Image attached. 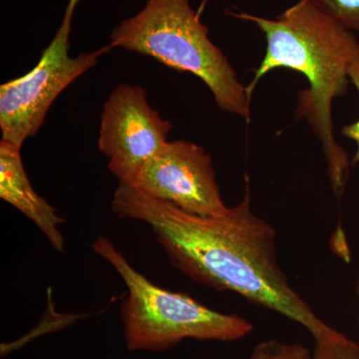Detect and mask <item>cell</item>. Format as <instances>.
<instances>
[{
	"label": "cell",
	"mask_w": 359,
	"mask_h": 359,
	"mask_svg": "<svg viewBox=\"0 0 359 359\" xmlns=\"http://www.w3.org/2000/svg\"><path fill=\"white\" fill-rule=\"evenodd\" d=\"M112 210L119 218L149 224L171 264L195 282L230 290L282 314L313 339L334 330L292 289L280 269L276 231L252 212L249 179L244 199L221 218L189 214L125 183L115 190Z\"/></svg>",
	"instance_id": "obj_1"
},
{
	"label": "cell",
	"mask_w": 359,
	"mask_h": 359,
	"mask_svg": "<svg viewBox=\"0 0 359 359\" xmlns=\"http://www.w3.org/2000/svg\"><path fill=\"white\" fill-rule=\"evenodd\" d=\"M228 14L254 23L266 36V54L247 86L250 99L259 80L278 68L297 71L308 80L309 88L299 95L297 114L306 118L320 139L332 191L340 199L351 164L335 140L332 103L346 95L351 83L349 70L359 56L355 33L340 25L316 0H299L276 20L240 11Z\"/></svg>",
	"instance_id": "obj_2"
},
{
	"label": "cell",
	"mask_w": 359,
	"mask_h": 359,
	"mask_svg": "<svg viewBox=\"0 0 359 359\" xmlns=\"http://www.w3.org/2000/svg\"><path fill=\"white\" fill-rule=\"evenodd\" d=\"M110 39L113 48L121 47L192 73L207 85L219 110L250 122L252 99L247 86L209 39L190 0H147L138 13L116 26Z\"/></svg>",
	"instance_id": "obj_3"
},
{
	"label": "cell",
	"mask_w": 359,
	"mask_h": 359,
	"mask_svg": "<svg viewBox=\"0 0 359 359\" xmlns=\"http://www.w3.org/2000/svg\"><path fill=\"white\" fill-rule=\"evenodd\" d=\"M92 249L109 263L126 283L121 304L125 344L130 351H166L184 339L235 341L254 330L238 314L212 311L188 295L161 289L141 275L104 236Z\"/></svg>",
	"instance_id": "obj_4"
},
{
	"label": "cell",
	"mask_w": 359,
	"mask_h": 359,
	"mask_svg": "<svg viewBox=\"0 0 359 359\" xmlns=\"http://www.w3.org/2000/svg\"><path fill=\"white\" fill-rule=\"evenodd\" d=\"M79 1L68 2L60 27L36 66L25 76L0 86L1 140L21 147L26 139L35 136L61 92L113 48L108 44L76 57L70 56L71 28Z\"/></svg>",
	"instance_id": "obj_5"
},
{
	"label": "cell",
	"mask_w": 359,
	"mask_h": 359,
	"mask_svg": "<svg viewBox=\"0 0 359 359\" xmlns=\"http://www.w3.org/2000/svg\"><path fill=\"white\" fill-rule=\"evenodd\" d=\"M173 124L148 102L145 89L122 83L112 92L101 114L99 150L119 183L132 186L144 166L167 145Z\"/></svg>",
	"instance_id": "obj_6"
},
{
	"label": "cell",
	"mask_w": 359,
	"mask_h": 359,
	"mask_svg": "<svg viewBox=\"0 0 359 359\" xmlns=\"http://www.w3.org/2000/svg\"><path fill=\"white\" fill-rule=\"evenodd\" d=\"M132 187L195 216L221 218L230 211L222 198L211 156L193 142H168Z\"/></svg>",
	"instance_id": "obj_7"
},
{
	"label": "cell",
	"mask_w": 359,
	"mask_h": 359,
	"mask_svg": "<svg viewBox=\"0 0 359 359\" xmlns=\"http://www.w3.org/2000/svg\"><path fill=\"white\" fill-rule=\"evenodd\" d=\"M20 151V146L4 140L0 142V198L36 224L52 247L63 252L65 238L59 226L65 221L32 188Z\"/></svg>",
	"instance_id": "obj_8"
},
{
	"label": "cell",
	"mask_w": 359,
	"mask_h": 359,
	"mask_svg": "<svg viewBox=\"0 0 359 359\" xmlns=\"http://www.w3.org/2000/svg\"><path fill=\"white\" fill-rule=\"evenodd\" d=\"M311 359H359V346L334 330L325 337L314 339Z\"/></svg>",
	"instance_id": "obj_9"
},
{
	"label": "cell",
	"mask_w": 359,
	"mask_h": 359,
	"mask_svg": "<svg viewBox=\"0 0 359 359\" xmlns=\"http://www.w3.org/2000/svg\"><path fill=\"white\" fill-rule=\"evenodd\" d=\"M250 359H311V353L299 342L285 344L278 339H269L255 346Z\"/></svg>",
	"instance_id": "obj_10"
},
{
	"label": "cell",
	"mask_w": 359,
	"mask_h": 359,
	"mask_svg": "<svg viewBox=\"0 0 359 359\" xmlns=\"http://www.w3.org/2000/svg\"><path fill=\"white\" fill-rule=\"evenodd\" d=\"M340 25L359 33V0H316Z\"/></svg>",
	"instance_id": "obj_11"
},
{
	"label": "cell",
	"mask_w": 359,
	"mask_h": 359,
	"mask_svg": "<svg viewBox=\"0 0 359 359\" xmlns=\"http://www.w3.org/2000/svg\"><path fill=\"white\" fill-rule=\"evenodd\" d=\"M349 80H351V83H353L359 92V56L354 61L351 70H349ZM341 133L346 138L355 142L358 149H356L355 155L353 156L351 164H358L359 163V120L358 121L351 123V124L346 125L342 128Z\"/></svg>",
	"instance_id": "obj_12"
},
{
	"label": "cell",
	"mask_w": 359,
	"mask_h": 359,
	"mask_svg": "<svg viewBox=\"0 0 359 359\" xmlns=\"http://www.w3.org/2000/svg\"><path fill=\"white\" fill-rule=\"evenodd\" d=\"M210 1H211V0H201L200 6L198 7L197 11L198 15H199L200 18L203 15V13H205V8H207Z\"/></svg>",
	"instance_id": "obj_13"
},
{
	"label": "cell",
	"mask_w": 359,
	"mask_h": 359,
	"mask_svg": "<svg viewBox=\"0 0 359 359\" xmlns=\"http://www.w3.org/2000/svg\"><path fill=\"white\" fill-rule=\"evenodd\" d=\"M356 292H358V299H359V280H358V287H356ZM358 325H359V321H358Z\"/></svg>",
	"instance_id": "obj_14"
}]
</instances>
